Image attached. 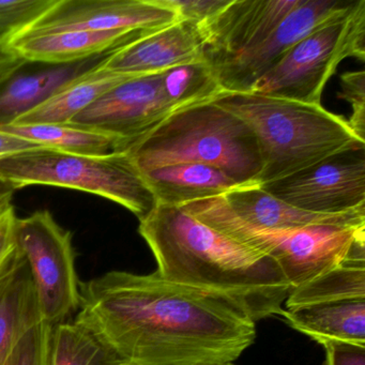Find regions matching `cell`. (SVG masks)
<instances>
[{
    "label": "cell",
    "instance_id": "1",
    "mask_svg": "<svg viewBox=\"0 0 365 365\" xmlns=\"http://www.w3.org/2000/svg\"><path fill=\"white\" fill-rule=\"evenodd\" d=\"M74 322L128 365L232 363L255 341V322L227 297L158 274L110 271L81 283Z\"/></svg>",
    "mask_w": 365,
    "mask_h": 365
},
{
    "label": "cell",
    "instance_id": "2",
    "mask_svg": "<svg viewBox=\"0 0 365 365\" xmlns=\"http://www.w3.org/2000/svg\"><path fill=\"white\" fill-rule=\"evenodd\" d=\"M140 236L166 281L227 297L254 322L281 316L292 286L277 262L202 223L180 207L159 204L140 221Z\"/></svg>",
    "mask_w": 365,
    "mask_h": 365
},
{
    "label": "cell",
    "instance_id": "3",
    "mask_svg": "<svg viewBox=\"0 0 365 365\" xmlns=\"http://www.w3.org/2000/svg\"><path fill=\"white\" fill-rule=\"evenodd\" d=\"M213 103L242 119L255 134L262 159L258 185L289 176L341 151L365 146L347 120L322 106L257 93H223Z\"/></svg>",
    "mask_w": 365,
    "mask_h": 365
},
{
    "label": "cell",
    "instance_id": "4",
    "mask_svg": "<svg viewBox=\"0 0 365 365\" xmlns=\"http://www.w3.org/2000/svg\"><path fill=\"white\" fill-rule=\"evenodd\" d=\"M125 151L140 174L173 164H205L245 187L258 185L262 170L255 134L213 102L173 113Z\"/></svg>",
    "mask_w": 365,
    "mask_h": 365
},
{
    "label": "cell",
    "instance_id": "5",
    "mask_svg": "<svg viewBox=\"0 0 365 365\" xmlns=\"http://www.w3.org/2000/svg\"><path fill=\"white\" fill-rule=\"evenodd\" d=\"M179 207L202 223L272 258L292 289L351 258L365 257V226L266 230L241 221L223 197L196 200Z\"/></svg>",
    "mask_w": 365,
    "mask_h": 365
},
{
    "label": "cell",
    "instance_id": "6",
    "mask_svg": "<svg viewBox=\"0 0 365 365\" xmlns=\"http://www.w3.org/2000/svg\"><path fill=\"white\" fill-rule=\"evenodd\" d=\"M0 179L14 190L42 185L95 194L125 207L140 221L158 204L127 151L83 155L33 149L0 159Z\"/></svg>",
    "mask_w": 365,
    "mask_h": 365
},
{
    "label": "cell",
    "instance_id": "7",
    "mask_svg": "<svg viewBox=\"0 0 365 365\" xmlns=\"http://www.w3.org/2000/svg\"><path fill=\"white\" fill-rule=\"evenodd\" d=\"M348 57L365 61V0L294 44L251 93L322 106L327 83Z\"/></svg>",
    "mask_w": 365,
    "mask_h": 365
},
{
    "label": "cell",
    "instance_id": "8",
    "mask_svg": "<svg viewBox=\"0 0 365 365\" xmlns=\"http://www.w3.org/2000/svg\"><path fill=\"white\" fill-rule=\"evenodd\" d=\"M16 247L29 266L43 322L63 324L80 307V285L72 237L50 211L16 217Z\"/></svg>",
    "mask_w": 365,
    "mask_h": 365
},
{
    "label": "cell",
    "instance_id": "9",
    "mask_svg": "<svg viewBox=\"0 0 365 365\" xmlns=\"http://www.w3.org/2000/svg\"><path fill=\"white\" fill-rule=\"evenodd\" d=\"M258 185L273 197L309 212L339 215L365 209V146L341 151Z\"/></svg>",
    "mask_w": 365,
    "mask_h": 365
},
{
    "label": "cell",
    "instance_id": "10",
    "mask_svg": "<svg viewBox=\"0 0 365 365\" xmlns=\"http://www.w3.org/2000/svg\"><path fill=\"white\" fill-rule=\"evenodd\" d=\"M356 3L358 0H302L266 39L209 66L224 93H251L294 44Z\"/></svg>",
    "mask_w": 365,
    "mask_h": 365
},
{
    "label": "cell",
    "instance_id": "11",
    "mask_svg": "<svg viewBox=\"0 0 365 365\" xmlns=\"http://www.w3.org/2000/svg\"><path fill=\"white\" fill-rule=\"evenodd\" d=\"M175 112L164 95L160 72L128 78L67 125L112 136L123 144L125 151Z\"/></svg>",
    "mask_w": 365,
    "mask_h": 365
},
{
    "label": "cell",
    "instance_id": "12",
    "mask_svg": "<svg viewBox=\"0 0 365 365\" xmlns=\"http://www.w3.org/2000/svg\"><path fill=\"white\" fill-rule=\"evenodd\" d=\"M160 0H58L23 35L65 31H151L178 22Z\"/></svg>",
    "mask_w": 365,
    "mask_h": 365
},
{
    "label": "cell",
    "instance_id": "13",
    "mask_svg": "<svg viewBox=\"0 0 365 365\" xmlns=\"http://www.w3.org/2000/svg\"><path fill=\"white\" fill-rule=\"evenodd\" d=\"M302 0H230L215 18L196 27L208 65L266 39Z\"/></svg>",
    "mask_w": 365,
    "mask_h": 365
},
{
    "label": "cell",
    "instance_id": "14",
    "mask_svg": "<svg viewBox=\"0 0 365 365\" xmlns=\"http://www.w3.org/2000/svg\"><path fill=\"white\" fill-rule=\"evenodd\" d=\"M204 59L197 29L178 21L115 50L101 67L123 76L160 73L176 66Z\"/></svg>",
    "mask_w": 365,
    "mask_h": 365
},
{
    "label": "cell",
    "instance_id": "15",
    "mask_svg": "<svg viewBox=\"0 0 365 365\" xmlns=\"http://www.w3.org/2000/svg\"><path fill=\"white\" fill-rule=\"evenodd\" d=\"M114 51L71 63L25 61L0 83V127L16 123L70 83L99 67Z\"/></svg>",
    "mask_w": 365,
    "mask_h": 365
},
{
    "label": "cell",
    "instance_id": "16",
    "mask_svg": "<svg viewBox=\"0 0 365 365\" xmlns=\"http://www.w3.org/2000/svg\"><path fill=\"white\" fill-rule=\"evenodd\" d=\"M237 217L266 230H292L313 225L365 226V209L322 215L286 204L258 185H245L222 196Z\"/></svg>",
    "mask_w": 365,
    "mask_h": 365
},
{
    "label": "cell",
    "instance_id": "17",
    "mask_svg": "<svg viewBox=\"0 0 365 365\" xmlns=\"http://www.w3.org/2000/svg\"><path fill=\"white\" fill-rule=\"evenodd\" d=\"M147 33L149 31H65L20 36L10 44L26 61L71 63L112 52Z\"/></svg>",
    "mask_w": 365,
    "mask_h": 365
},
{
    "label": "cell",
    "instance_id": "18",
    "mask_svg": "<svg viewBox=\"0 0 365 365\" xmlns=\"http://www.w3.org/2000/svg\"><path fill=\"white\" fill-rule=\"evenodd\" d=\"M159 204L182 206L187 202L222 197L242 185L213 166L180 163L142 173Z\"/></svg>",
    "mask_w": 365,
    "mask_h": 365
},
{
    "label": "cell",
    "instance_id": "19",
    "mask_svg": "<svg viewBox=\"0 0 365 365\" xmlns=\"http://www.w3.org/2000/svg\"><path fill=\"white\" fill-rule=\"evenodd\" d=\"M281 317L319 344L341 341L365 346V298L284 309Z\"/></svg>",
    "mask_w": 365,
    "mask_h": 365
},
{
    "label": "cell",
    "instance_id": "20",
    "mask_svg": "<svg viewBox=\"0 0 365 365\" xmlns=\"http://www.w3.org/2000/svg\"><path fill=\"white\" fill-rule=\"evenodd\" d=\"M43 322L24 257L0 282V365L34 327Z\"/></svg>",
    "mask_w": 365,
    "mask_h": 365
},
{
    "label": "cell",
    "instance_id": "21",
    "mask_svg": "<svg viewBox=\"0 0 365 365\" xmlns=\"http://www.w3.org/2000/svg\"><path fill=\"white\" fill-rule=\"evenodd\" d=\"M101 65L70 83L14 125H67L106 91L132 78L108 71Z\"/></svg>",
    "mask_w": 365,
    "mask_h": 365
},
{
    "label": "cell",
    "instance_id": "22",
    "mask_svg": "<svg viewBox=\"0 0 365 365\" xmlns=\"http://www.w3.org/2000/svg\"><path fill=\"white\" fill-rule=\"evenodd\" d=\"M0 131L39 145L42 148L83 155H106L123 151L119 140L106 134L71 125H10Z\"/></svg>",
    "mask_w": 365,
    "mask_h": 365
},
{
    "label": "cell",
    "instance_id": "23",
    "mask_svg": "<svg viewBox=\"0 0 365 365\" xmlns=\"http://www.w3.org/2000/svg\"><path fill=\"white\" fill-rule=\"evenodd\" d=\"M365 298V257H354L341 266L294 288L286 299L288 309L315 303Z\"/></svg>",
    "mask_w": 365,
    "mask_h": 365
},
{
    "label": "cell",
    "instance_id": "24",
    "mask_svg": "<svg viewBox=\"0 0 365 365\" xmlns=\"http://www.w3.org/2000/svg\"><path fill=\"white\" fill-rule=\"evenodd\" d=\"M48 365H128L110 346L76 322L52 328Z\"/></svg>",
    "mask_w": 365,
    "mask_h": 365
},
{
    "label": "cell",
    "instance_id": "25",
    "mask_svg": "<svg viewBox=\"0 0 365 365\" xmlns=\"http://www.w3.org/2000/svg\"><path fill=\"white\" fill-rule=\"evenodd\" d=\"M162 85L166 99L176 112L213 102L224 93L205 59L165 70L162 72Z\"/></svg>",
    "mask_w": 365,
    "mask_h": 365
},
{
    "label": "cell",
    "instance_id": "26",
    "mask_svg": "<svg viewBox=\"0 0 365 365\" xmlns=\"http://www.w3.org/2000/svg\"><path fill=\"white\" fill-rule=\"evenodd\" d=\"M58 0H0V41L11 43L26 33Z\"/></svg>",
    "mask_w": 365,
    "mask_h": 365
},
{
    "label": "cell",
    "instance_id": "27",
    "mask_svg": "<svg viewBox=\"0 0 365 365\" xmlns=\"http://www.w3.org/2000/svg\"><path fill=\"white\" fill-rule=\"evenodd\" d=\"M52 326L42 322L20 339L4 365H48Z\"/></svg>",
    "mask_w": 365,
    "mask_h": 365
},
{
    "label": "cell",
    "instance_id": "28",
    "mask_svg": "<svg viewBox=\"0 0 365 365\" xmlns=\"http://www.w3.org/2000/svg\"><path fill=\"white\" fill-rule=\"evenodd\" d=\"M341 93L339 98L351 104L352 114L347 120L354 135L365 142V72H346L341 76Z\"/></svg>",
    "mask_w": 365,
    "mask_h": 365
},
{
    "label": "cell",
    "instance_id": "29",
    "mask_svg": "<svg viewBox=\"0 0 365 365\" xmlns=\"http://www.w3.org/2000/svg\"><path fill=\"white\" fill-rule=\"evenodd\" d=\"M16 211L11 204L0 209V282L22 260L14 238Z\"/></svg>",
    "mask_w": 365,
    "mask_h": 365
},
{
    "label": "cell",
    "instance_id": "30",
    "mask_svg": "<svg viewBox=\"0 0 365 365\" xmlns=\"http://www.w3.org/2000/svg\"><path fill=\"white\" fill-rule=\"evenodd\" d=\"M164 6L176 12L179 21L191 23L194 26L200 25L215 18L221 12L230 0H160Z\"/></svg>",
    "mask_w": 365,
    "mask_h": 365
},
{
    "label": "cell",
    "instance_id": "31",
    "mask_svg": "<svg viewBox=\"0 0 365 365\" xmlns=\"http://www.w3.org/2000/svg\"><path fill=\"white\" fill-rule=\"evenodd\" d=\"M326 349V365H365V346L341 341L322 344Z\"/></svg>",
    "mask_w": 365,
    "mask_h": 365
},
{
    "label": "cell",
    "instance_id": "32",
    "mask_svg": "<svg viewBox=\"0 0 365 365\" xmlns=\"http://www.w3.org/2000/svg\"><path fill=\"white\" fill-rule=\"evenodd\" d=\"M26 59L8 42L0 41V83L14 73Z\"/></svg>",
    "mask_w": 365,
    "mask_h": 365
},
{
    "label": "cell",
    "instance_id": "33",
    "mask_svg": "<svg viewBox=\"0 0 365 365\" xmlns=\"http://www.w3.org/2000/svg\"><path fill=\"white\" fill-rule=\"evenodd\" d=\"M37 148H42V147L14 134L0 131V159Z\"/></svg>",
    "mask_w": 365,
    "mask_h": 365
},
{
    "label": "cell",
    "instance_id": "34",
    "mask_svg": "<svg viewBox=\"0 0 365 365\" xmlns=\"http://www.w3.org/2000/svg\"><path fill=\"white\" fill-rule=\"evenodd\" d=\"M14 190L10 187L5 181L0 179V204H7L11 202L12 194Z\"/></svg>",
    "mask_w": 365,
    "mask_h": 365
},
{
    "label": "cell",
    "instance_id": "35",
    "mask_svg": "<svg viewBox=\"0 0 365 365\" xmlns=\"http://www.w3.org/2000/svg\"><path fill=\"white\" fill-rule=\"evenodd\" d=\"M206 365H232V363H217V364H206Z\"/></svg>",
    "mask_w": 365,
    "mask_h": 365
},
{
    "label": "cell",
    "instance_id": "36",
    "mask_svg": "<svg viewBox=\"0 0 365 365\" xmlns=\"http://www.w3.org/2000/svg\"><path fill=\"white\" fill-rule=\"evenodd\" d=\"M11 204V202H7V204H0V209L3 208V207L7 206V205Z\"/></svg>",
    "mask_w": 365,
    "mask_h": 365
}]
</instances>
